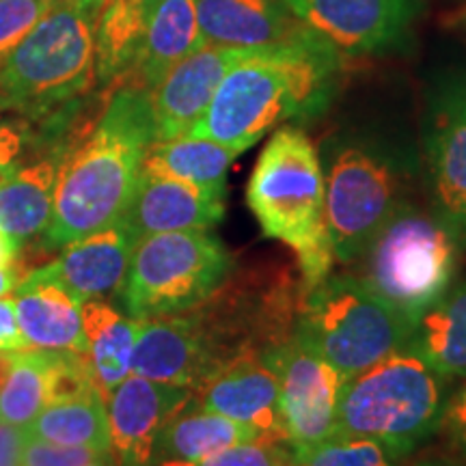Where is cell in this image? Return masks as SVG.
Wrapping results in <instances>:
<instances>
[{
    "mask_svg": "<svg viewBox=\"0 0 466 466\" xmlns=\"http://www.w3.org/2000/svg\"><path fill=\"white\" fill-rule=\"evenodd\" d=\"M151 143V91L116 83L100 119L58 167L46 244L61 248L121 220Z\"/></svg>",
    "mask_w": 466,
    "mask_h": 466,
    "instance_id": "obj_1",
    "label": "cell"
},
{
    "mask_svg": "<svg viewBox=\"0 0 466 466\" xmlns=\"http://www.w3.org/2000/svg\"><path fill=\"white\" fill-rule=\"evenodd\" d=\"M335 69L337 52L318 39L253 50L220 80L188 134L242 154L285 121L322 110Z\"/></svg>",
    "mask_w": 466,
    "mask_h": 466,
    "instance_id": "obj_2",
    "label": "cell"
},
{
    "mask_svg": "<svg viewBox=\"0 0 466 466\" xmlns=\"http://www.w3.org/2000/svg\"><path fill=\"white\" fill-rule=\"evenodd\" d=\"M247 203L261 233L294 250L305 289L330 275L335 250L326 227L324 168L302 127L272 134L250 173Z\"/></svg>",
    "mask_w": 466,
    "mask_h": 466,
    "instance_id": "obj_3",
    "label": "cell"
},
{
    "mask_svg": "<svg viewBox=\"0 0 466 466\" xmlns=\"http://www.w3.org/2000/svg\"><path fill=\"white\" fill-rule=\"evenodd\" d=\"M106 0H52L0 66V100L42 121L96 83V31Z\"/></svg>",
    "mask_w": 466,
    "mask_h": 466,
    "instance_id": "obj_4",
    "label": "cell"
},
{
    "mask_svg": "<svg viewBox=\"0 0 466 466\" xmlns=\"http://www.w3.org/2000/svg\"><path fill=\"white\" fill-rule=\"evenodd\" d=\"M450 378L408 348L343 382L337 436H360L391 447L401 458L439 434Z\"/></svg>",
    "mask_w": 466,
    "mask_h": 466,
    "instance_id": "obj_5",
    "label": "cell"
},
{
    "mask_svg": "<svg viewBox=\"0 0 466 466\" xmlns=\"http://www.w3.org/2000/svg\"><path fill=\"white\" fill-rule=\"evenodd\" d=\"M462 248L434 212L406 201L357 258V277L415 326L425 309L451 288Z\"/></svg>",
    "mask_w": 466,
    "mask_h": 466,
    "instance_id": "obj_6",
    "label": "cell"
},
{
    "mask_svg": "<svg viewBox=\"0 0 466 466\" xmlns=\"http://www.w3.org/2000/svg\"><path fill=\"white\" fill-rule=\"evenodd\" d=\"M412 324L357 275H329L305 289L296 337L352 378L406 346Z\"/></svg>",
    "mask_w": 466,
    "mask_h": 466,
    "instance_id": "obj_7",
    "label": "cell"
},
{
    "mask_svg": "<svg viewBox=\"0 0 466 466\" xmlns=\"http://www.w3.org/2000/svg\"><path fill=\"white\" fill-rule=\"evenodd\" d=\"M326 227L335 259L357 261L378 229L404 206L412 168L404 154L370 138H341L324 162Z\"/></svg>",
    "mask_w": 466,
    "mask_h": 466,
    "instance_id": "obj_8",
    "label": "cell"
},
{
    "mask_svg": "<svg viewBox=\"0 0 466 466\" xmlns=\"http://www.w3.org/2000/svg\"><path fill=\"white\" fill-rule=\"evenodd\" d=\"M231 270V253L208 229L151 233L134 244L119 296L134 319L175 316L206 302Z\"/></svg>",
    "mask_w": 466,
    "mask_h": 466,
    "instance_id": "obj_9",
    "label": "cell"
},
{
    "mask_svg": "<svg viewBox=\"0 0 466 466\" xmlns=\"http://www.w3.org/2000/svg\"><path fill=\"white\" fill-rule=\"evenodd\" d=\"M423 171L432 212L466 247V69L441 74L428 89Z\"/></svg>",
    "mask_w": 466,
    "mask_h": 466,
    "instance_id": "obj_10",
    "label": "cell"
},
{
    "mask_svg": "<svg viewBox=\"0 0 466 466\" xmlns=\"http://www.w3.org/2000/svg\"><path fill=\"white\" fill-rule=\"evenodd\" d=\"M266 359L277 371L285 439L294 456L337 436L346 378L296 335Z\"/></svg>",
    "mask_w": 466,
    "mask_h": 466,
    "instance_id": "obj_11",
    "label": "cell"
},
{
    "mask_svg": "<svg viewBox=\"0 0 466 466\" xmlns=\"http://www.w3.org/2000/svg\"><path fill=\"white\" fill-rule=\"evenodd\" d=\"M285 5L337 55L387 48L412 15V0H285Z\"/></svg>",
    "mask_w": 466,
    "mask_h": 466,
    "instance_id": "obj_12",
    "label": "cell"
},
{
    "mask_svg": "<svg viewBox=\"0 0 466 466\" xmlns=\"http://www.w3.org/2000/svg\"><path fill=\"white\" fill-rule=\"evenodd\" d=\"M134 236L124 220L61 247L55 261L26 272L17 285L55 283L78 302L121 294L130 268Z\"/></svg>",
    "mask_w": 466,
    "mask_h": 466,
    "instance_id": "obj_13",
    "label": "cell"
},
{
    "mask_svg": "<svg viewBox=\"0 0 466 466\" xmlns=\"http://www.w3.org/2000/svg\"><path fill=\"white\" fill-rule=\"evenodd\" d=\"M190 389L130 374L106 395L110 456L116 466H151L160 430L188 406Z\"/></svg>",
    "mask_w": 466,
    "mask_h": 466,
    "instance_id": "obj_14",
    "label": "cell"
},
{
    "mask_svg": "<svg viewBox=\"0 0 466 466\" xmlns=\"http://www.w3.org/2000/svg\"><path fill=\"white\" fill-rule=\"evenodd\" d=\"M250 52L253 50L206 44L168 69L165 78L151 89L156 141L188 134L206 113L220 80Z\"/></svg>",
    "mask_w": 466,
    "mask_h": 466,
    "instance_id": "obj_15",
    "label": "cell"
},
{
    "mask_svg": "<svg viewBox=\"0 0 466 466\" xmlns=\"http://www.w3.org/2000/svg\"><path fill=\"white\" fill-rule=\"evenodd\" d=\"M197 406L248 425L264 441L288 442L275 367L264 357H240L197 389Z\"/></svg>",
    "mask_w": 466,
    "mask_h": 466,
    "instance_id": "obj_16",
    "label": "cell"
},
{
    "mask_svg": "<svg viewBox=\"0 0 466 466\" xmlns=\"http://www.w3.org/2000/svg\"><path fill=\"white\" fill-rule=\"evenodd\" d=\"M132 374L190 389L192 393L214 376L212 359L188 311L141 319L134 341Z\"/></svg>",
    "mask_w": 466,
    "mask_h": 466,
    "instance_id": "obj_17",
    "label": "cell"
},
{
    "mask_svg": "<svg viewBox=\"0 0 466 466\" xmlns=\"http://www.w3.org/2000/svg\"><path fill=\"white\" fill-rule=\"evenodd\" d=\"M195 9L206 44L255 50L316 39L285 0H195Z\"/></svg>",
    "mask_w": 466,
    "mask_h": 466,
    "instance_id": "obj_18",
    "label": "cell"
},
{
    "mask_svg": "<svg viewBox=\"0 0 466 466\" xmlns=\"http://www.w3.org/2000/svg\"><path fill=\"white\" fill-rule=\"evenodd\" d=\"M225 199L208 195L182 179L141 168L124 220L134 240L151 233L212 229L223 218Z\"/></svg>",
    "mask_w": 466,
    "mask_h": 466,
    "instance_id": "obj_19",
    "label": "cell"
},
{
    "mask_svg": "<svg viewBox=\"0 0 466 466\" xmlns=\"http://www.w3.org/2000/svg\"><path fill=\"white\" fill-rule=\"evenodd\" d=\"M201 46H206V42L197 22L195 0H162L149 15L147 35L137 66L119 83L151 91L168 74V69Z\"/></svg>",
    "mask_w": 466,
    "mask_h": 466,
    "instance_id": "obj_20",
    "label": "cell"
},
{
    "mask_svg": "<svg viewBox=\"0 0 466 466\" xmlns=\"http://www.w3.org/2000/svg\"><path fill=\"white\" fill-rule=\"evenodd\" d=\"M255 441L264 439L248 425L199 406L197 410L186 406L160 430L151 466H195L227 447Z\"/></svg>",
    "mask_w": 466,
    "mask_h": 466,
    "instance_id": "obj_21",
    "label": "cell"
},
{
    "mask_svg": "<svg viewBox=\"0 0 466 466\" xmlns=\"http://www.w3.org/2000/svg\"><path fill=\"white\" fill-rule=\"evenodd\" d=\"M80 307L83 302L55 283L17 285V322L35 350L86 354Z\"/></svg>",
    "mask_w": 466,
    "mask_h": 466,
    "instance_id": "obj_22",
    "label": "cell"
},
{
    "mask_svg": "<svg viewBox=\"0 0 466 466\" xmlns=\"http://www.w3.org/2000/svg\"><path fill=\"white\" fill-rule=\"evenodd\" d=\"M61 162L42 158L22 165L0 179V231L9 236L17 248L48 229Z\"/></svg>",
    "mask_w": 466,
    "mask_h": 466,
    "instance_id": "obj_23",
    "label": "cell"
},
{
    "mask_svg": "<svg viewBox=\"0 0 466 466\" xmlns=\"http://www.w3.org/2000/svg\"><path fill=\"white\" fill-rule=\"evenodd\" d=\"M445 378L466 376V281L425 309L406 346Z\"/></svg>",
    "mask_w": 466,
    "mask_h": 466,
    "instance_id": "obj_24",
    "label": "cell"
},
{
    "mask_svg": "<svg viewBox=\"0 0 466 466\" xmlns=\"http://www.w3.org/2000/svg\"><path fill=\"white\" fill-rule=\"evenodd\" d=\"M93 378L104 398L132 374V352L141 319L121 316L106 300H86L80 307Z\"/></svg>",
    "mask_w": 466,
    "mask_h": 466,
    "instance_id": "obj_25",
    "label": "cell"
},
{
    "mask_svg": "<svg viewBox=\"0 0 466 466\" xmlns=\"http://www.w3.org/2000/svg\"><path fill=\"white\" fill-rule=\"evenodd\" d=\"M238 151L225 145L184 134V137L156 141L143 158L145 171L182 179L206 190L208 195L225 199L227 171L238 158Z\"/></svg>",
    "mask_w": 466,
    "mask_h": 466,
    "instance_id": "obj_26",
    "label": "cell"
},
{
    "mask_svg": "<svg viewBox=\"0 0 466 466\" xmlns=\"http://www.w3.org/2000/svg\"><path fill=\"white\" fill-rule=\"evenodd\" d=\"M145 0H106L96 31V78L115 85L132 74L147 35Z\"/></svg>",
    "mask_w": 466,
    "mask_h": 466,
    "instance_id": "obj_27",
    "label": "cell"
},
{
    "mask_svg": "<svg viewBox=\"0 0 466 466\" xmlns=\"http://www.w3.org/2000/svg\"><path fill=\"white\" fill-rule=\"evenodd\" d=\"M28 439L56 442V445L93 447L110 453L106 398L100 389L80 398L48 404L26 425Z\"/></svg>",
    "mask_w": 466,
    "mask_h": 466,
    "instance_id": "obj_28",
    "label": "cell"
},
{
    "mask_svg": "<svg viewBox=\"0 0 466 466\" xmlns=\"http://www.w3.org/2000/svg\"><path fill=\"white\" fill-rule=\"evenodd\" d=\"M48 350L11 354V371L0 389V421L26 428L46 408Z\"/></svg>",
    "mask_w": 466,
    "mask_h": 466,
    "instance_id": "obj_29",
    "label": "cell"
},
{
    "mask_svg": "<svg viewBox=\"0 0 466 466\" xmlns=\"http://www.w3.org/2000/svg\"><path fill=\"white\" fill-rule=\"evenodd\" d=\"M401 458L391 447L360 436H333L330 441L294 456L299 466H401Z\"/></svg>",
    "mask_w": 466,
    "mask_h": 466,
    "instance_id": "obj_30",
    "label": "cell"
},
{
    "mask_svg": "<svg viewBox=\"0 0 466 466\" xmlns=\"http://www.w3.org/2000/svg\"><path fill=\"white\" fill-rule=\"evenodd\" d=\"M97 389L86 354L52 352L46 365V406L67 401Z\"/></svg>",
    "mask_w": 466,
    "mask_h": 466,
    "instance_id": "obj_31",
    "label": "cell"
},
{
    "mask_svg": "<svg viewBox=\"0 0 466 466\" xmlns=\"http://www.w3.org/2000/svg\"><path fill=\"white\" fill-rule=\"evenodd\" d=\"M294 464V451L288 442L255 441L227 447L195 466H288Z\"/></svg>",
    "mask_w": 466,
    "mask_h": 466,
    "instance_id": "obj_32",
    "label": "cell"
},
{
    "mask_svg": "<svg viewBox=\"0 0 466 466\" xmlns=\"http://www.w3.org/2000/svg\"><path fill=\"white\" fill-rule=\"evenodd\" d=\"M52 0H0V66L37 25Z\"/></svg>",
    "mask_w": 466,
    "mask_h": 466,
    "instance_id": "obj_33",
    "label": "cell"
},
{
    "mask_svg": "<svg viewBox=\"0 0 466 466\" xmlns=\"http://www.w3.org/2000/svg\"><path fill=\"white\" fill-rule=\"evenodd\" d=\"M110 453L93 447L56 445V442L28 439L22 451V466H86L106 458Z\"/></svg>",
    "mask_w": 466,
    "mask_h": 466,
    "instance_id": "obj_34",
    "label": "cell"
},
{
    "mask_svg": "<svg viewBox=\"0 0 466 466\" xmlns=\"http://www.w3.org/2000/svg\"><path fill=\"white\" fill-rule=\"evenodd\" d=\"M439 432L450 447L451 456L466 460V376L464 382L447 398Z\"/></svg>",
    "mask_w": 466,
    "mask_h": 466,
    "instance_id": "obj_35",
    "label": "cell"
},
{
    "mask_svg": "<svg viewBox=\"0 0 466 466\" xmlns=\"http://www.w3.org/2000/svg\"><path fill=\"white\" fill-rule=\"evenodd\" d=\"M25 350H31V346L17 322L15 302L0 299V354H17Z\"/></svg>",
    "mask_w": 466,
    "mask_h": 466,
    "instance_id": "obj_36",
    "label": "cell"
},
{
    "mask_svg": "<svg viewBox=\"0 0 466 466\" xmlns=\"http://www.w3.org/2000/svg\"><path fill=\"white\" fill-rule=\"evenodd\" d=\"M25 442V428L0 421V466H22Z\"/></svg>",
    "mask_w": 466,
    "mask_h": 466,
    "instance_id": "obj_37",
    "label": "cell"
},
{
    "mask_svg": "<svg viewBox=\"0 0 466 466\" xmlns=\"http://www.w3.org/2000/svg\"><path fill=\"white\" fill-rule=\"evenodd\" d=\"M17 281H20V275H17L15 264L0 266V299L11 294L17 288Z\"/></svg>",
    "mask_w": 466,
    "mask_h": 466,
    "instance_id": "obj_38",
    "label": "cell"
},
{
    "mask_svg": "<svg viewBox=\"0 0 466 466\" xmlns=\"http://www.w3.org/2000/svg\"><path fill=\"white\" fill-rule=\"evenodd\" d=\"M17 250H20V248L15 247V242L11 240L9 236H5L3 231H0V266L15 264Z\"/></svg>",
    "mask_w": 466,
    "mask_h": 466,
    "instance_id": "obj_39",
    "label": "cell"
},
{
    "mask_svg": "<svg viewBox=\"0 0 466 466\" xmlns=\"http://www.w3.org/2000/svg\"><path fill=\"white\" fill-rule=\"evenodd\" d=\"M412 466H466V460H460L456 456H450V458H425V460H419L417 464Z\"/></svg>",
    "mask_w": 466,
    "mask_h": 466,
    "instance_id": "obj_40",
    "label": "cell"
},
{
    "mask_svg": "<svg viewBox=\"0 0 466 466\" xmlns=\"http://www.w3.org/2000/svg\"><path fill=\"white\" fill-rule=\"evenodd\" d=\"M11 371V354H0V389H3L5 380H7Z\"/></svg>",
    "mask_w": 466,
    "mask_h": 466,
    "instance_id": "obj_41",
    "label": "cell"
},
{
    "mask_svg": "<svg viewBox=\"0 0 466 466\" xmlns=\"http://www.w3.org/2000/svg\"><path fill=\"white\" fill-rule=\"evenodd\" d=\"M11 113H14V110H11V108L7 106V104H5L3 100H0V126H3L5 121L9 119V115H11Z\"/></svg>",
    "mask_w": 466,
    "mask_h": 466,
    "instance_id": "obj_42",
    "label": "cell"
},
{
    "mask_svg": "<svg viewBox=\"0 0 466 466\" xmlns=\"http://www.w3.org/2000/svg\"><path fill=\"white\" fill-rule=\"evenodd\" d=\"M86 466H116V462H115V460H113V456H106V458L97 460V462H93V464H86Z\"/></svg>",
    "mask_w": 466,
    "mask_h": 466,
    "instance_id": "obj_43",
    "label": "cell"
},
{
    "mask_svg": "<svg viewBox=\"0 0 466 466\" xmlns=\"http://www.w3.org/2000/svg\"><path fill=\"white\" fill-rule=\"evenodd\" d=\"M160 3H162V0H145V5H147V7H149L151 11H154L156 5H160Z\"/></svg>",
    "mask_w": 466,
    "mask_h": 466,
    "instance_id": "obj_44",
    "label": "cell"
},
{
    "mask_svg": "<svg viewBox=\"0 0 466 466\" xmlns=\"http://www.w3.org/2000/svg\"><path fill=\"white\" fill-rule=\"evenodd\" d=\"M462 22H464V26H466V11L462 14Z\"/></svg>",
    "mask_w": 466,
    "mask_h": 466,
    "instance_id": "obj_45",
    "label": "cell"
},
{
    "mask_svg": "<svg viewBox=\"0 0 466 466\" xmlns=\"http://www.w3.org/2000/svg\"><path fill=\"white\" fill-rule=\"evenodd\" d=\"M288 466H299V464H288Z\"/></svg>",
    "mask_w": 466,
    "mask_h": 466,
    "instance_id": "obj_46",
    "label": "cell"
}]
</instances>
